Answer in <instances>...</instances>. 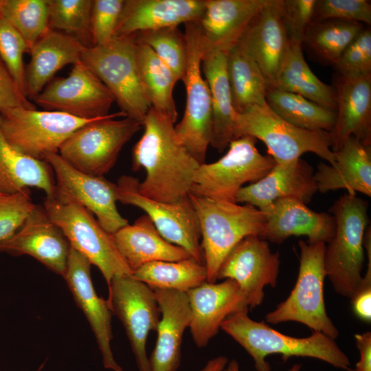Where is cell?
Masks as SVG:
<instances>
[{"instance_id": "1", "label": "cell", "mask_w": 371, "mask_h": 371, "mask_svg": "<svg viewBox=\"0 0 371 371\" xmlns=\"http://www.w3.org/2000/svg\"><path fill=\"white\" fill-rule=\"evenodd\" d=\"M144 131L133 150V170L144 168L140 194L168 203L189 196L200 164L178 142L175 122L150 108L143 122Z\"/></svg>"}, {"instance_id": "2", "label": "cell", "mask_w": 371, "mask_h": 371, "mask_svg": "<svg viewBox=\"0 0 371 371\" xmlns=\"http://www.w3.org/2000/svg\"><path fill=\"white\" fill-rule=\"evenodd\" d=\"M221 329L240 344L251 357L257 371H271L269 355L279 354L286 361L291 357L315 358L344 370L350 368L348 356L335 339L319 332L298 338L282 334L263 322H256L242 310L229 315Z\"/></svg>"}, {"instance_id": "3", "label": "cell", "mask_w": 371, "mask_h": 371, "mask_svg": "<svg viewBox=\"0 0 371 371\" xmlns=\"http://www.w3.org/2000/svg\"><path fill=\"white\" fill-rule=\"evenodd\" d=\"M368 205L357 194L346 193L330 209L335 218V231L326 245V276L338 294L350 299L360 289L363 281Z\"/></svg>"}, {"instance_id": "4", "label": "cell", "mask_w": 371, "mask_h": 371, "mask_svg": "<svg viewBox=\"0 0 371 371\" xmlns=\"http://www.w3.org/2000/svg\"><path fill=\"white\" fill-rule=\"evenodd\" d=\"M201 233L207 282L215 283L219 267L230 251L244 238L262 235L266 218L248 204L212 199L190 193Z\"/></svg>"}, {"instance_id": "5", "label": "cell", "mask_w": 371, "mask_h": 371, "mask_svg": "<svg viewBox=\"0 0 371 371\" xmlns=\"http://www.w3.org/2000/svg\"><path fill=\"white\" fill-rule=\"evenodd\" d=\"M243 136L264 142L276 163L291 162L306 153H313L331 166L335 164L331 133L295 126L276 115L267 103L236 113L234 139Z\"/></svg>"}, {"instance_id": "6", "label": "cell", "mask_w": 371, "mask_h": 371, "mask_svg": "<svg viewBox=\"0 0 371 371\" xmlns=\"http://www.w3.org/2000/svg\"><path fill=\"white\" fill-rule=\"evenodd\" d=\"M80 62L106 87L121 111L143 124L151 106L139 77L134 36L113 37L103 45L86 46Z\"/></svg>"}, {"instance_id": "7", "label": "cell", "mask_w": 371, "mask_h": 371, "mask_svg": "<svg viewBox=\"0 0 371 371\" xmlns=\"http://www.w3.org/2000/svg\"><path fill=\"white\" fill-rule=\"evenodd\" d=\"M300 267L296 283L288 297L265 317L269 324L297 322L335 339L339 332L328 316L324 297L326 273V244L300 240Z\"/></svg>"}, {"instance_id": "8", "label": "cell", "mask_w": 371, "mask_h": 371, "mask_svg": "<svg viewBox=\"0 0 371 371\" xmlns=\"http://www.w3.org/2000/svg\"><path fill=\"white\" fill-rule=\"evenodd\" d=\"M142 124L122 111L79 128L60 146L58 154L75 169L100 176L115 165L124 146Z\"/></svg>"}, {"instance_id": "9", "label": "cell", "mask_w": 371, "mask_h": 371, "mask_svg": "<svg viewBox=\"0 0 371 371\" xmlns=\"http://www.w3.org/2000/svg\"><path fill=\"white\" fill-rule=\"evenodd\" d=\"M43 207L70 247L99 269L107 285L115 276L132 275V270L115 246L113 235L102 227L91 212L77 203L62 202L54 197H46Z\"/></svg>"}, {"instance_id": "10", "label": "cell", "mask_w": 371, "mask_h": 371, "mask_svg": "<svg viewBox=\"0 0 371 371\" xmlns=\"http://www.w3.org/2000/svg\"><path fill=\"white\" fill-rule=\"evenodd\" d=\"M256 143V139L251 136L234 139L218 160L200 164L190 193L236 203V195L245 184L258 181L276 164L270 155L258 151Z\"/></svg>"}, {"instance_id": "11", "label": "cell", "mask_w": 371, "mask_h": 371, "mask_svg": "<svg viewBox=\"0 0 371 371\" xmlns=\"http://www.w3.org/2000/svg\"><path fill=\"white\" fill-rule=\"evenodd\" d=\"M187 65L182 80L186 91V107L180 122L175 126L178 142L200 164L205 163L212 137L211 98L202 76L204 50L195 22L184 24Z\"/></svg>"}, {"instance_id": "12", "label": "cell", "mask_w": 371, "mask_h": 371, "mask_svg": "<svg viewBox=\"0 0 371 371\" xmlns=\"http://www.w3.org/2000/svg\"><path fill=\"white\" fill-rule=\"evenodd\" d=\"M100 118L86 120L56 111L16 107L0 111V128L16 150L44 161L46 155L58 153L76 130Z\"/></svg>"}, {"instance_id": "13", "label": "cell", "mask_w": 371, "mask_h": 371, "mask_svg": "<svg viewBox=\"0 0 371 371\" xmlns=\"http://www.w3.org/2000/svg\"><path fill=\"white\" fill-rule=\"evenodd\" d=\"M139 183L132 176L120 177L115 183L117 201L144 210L166 240L204 264L200 225L189 197L174 203L158 201L140 194Z\"/></svg>"}, {"instance_id": "14", "label": "cell", "mask_w": 371, "mask_h": 371, "mask_svg": "<svg viewBox=\"0 0 371 371\" xmlns=\"http://www.w3.org/2000/svg\"><path fill=\"white\" fill-rule=\"evenodd\" d=\"M108 288L107 304L124 328L138 370L150 371L146 342L161 319L154 291L132 275L115 276Z\"/></svg>"}, {"instance_id": "15", "label": "cell", "mask_w": 371, "mask_h": 371, "mask_svg": "<svg viewBox=\"0 0 371 371\" xmlns=\"http://www.w3.org/2000/svg\"><path fill=\"white\" fill-rule=\"evenodd\" d=\"M44 161L50 166L54 175L55 191L52 197L86 208L111 234L128 223L117 208L115 183L104 177L85 174L75 169L58 153L46 155Z\"/></svg>"}, {"instance_id": "16", "label": "cell", "mask_w": 371, "mask_h": 371, "mask_svg": "<svg viewBox=\"0 0 371 371\" xmlns=\"http://www.w3.org/2000/svg\"><path fill=\"white\" fill-rule=\"evenodd\" d=\"M34 100L45 110L86 120L109 115L115 102L106 87L80 61L67 77L52 81Z\"/></svg>"}, {"instance_id": "17", "label": "cell", "mask_w": 371, "mask_h": 371, "mask_svg": "<svg viewBox=\"0 0 371 371\" xmlns=\"http://www.w3.org/2000/svg\"><path fill=\"white\" fill-rule=\"evenodd\" d=\"M280 265L279 253L272 252L267 240L250 235L226 256L219 267L217 280H234L249 308L252 309L262 302L266 286H276Z\"/></svg>"}, {"instance_id": "18", "label": "cell", "mask_w": 371, "mask_h": 371, "mask_svg": "<svg viewBox=\"0 0 371 371\" xmlns=\"http://www.w3.org/2000/svg\"><path fill=\"white\" fill-rule=\"evenodd\" d=\"M70 245L43 206L36 205L21 227L0 243V252L29 255L55 273L64 276Z\"/></svg>"}, {"instance_id": "19", "label": "cell", "mask_w": 371, "mask_h": 371, "mask_svg": "<svg viewBox=\"0 0 371 371\" xmlns=\"http://www.w3.org/2000/svg\"><path fill=\"white\" fill-rule=\"evenodd\" d=\"M91 263L81 254L70 248L63 276L74 300L86 317L100 350L104 368L123 371L111 348L113 339L111 311L106 300L97 294L91 276Z\"/></svg>"}, {"instance_id": "20", "label": "cell", "mask_w": 371, "mask_h": 371, "mask_svg": "<svg viewBox=\"0 0 371 371\" xmlns=\"http://www.w3.org/2000/svg\"><path fill=\"white\" fill-rule=\"evenodd\" d=\"M186 293L190 310L188 328L199 348L207 346L229 315L249 310L238 284L231 279H225L220 283L205 282Z\"/></svg>"}, {"instance_id": "21", "label": "cell", "mask_w": 371, "mask_h": 371, "mask_svg": "<svg viewBox=\"0 0 371 371\" xmlns=\"http://www.w3.org/2000/svg\"><path fill=\"white\" fill-rule=\"evenodd\" d=\"M336 120L331 133L333 152L352 136L371 146V73L339 74L333 86Z\"/></svg>"}, {"instance_id": "22", "label": "cell", "mask_w": 371, "mask_h": 371, "mask_svg": "<svg viewBox=\"0 0 371 371\" xmlns=\"http://www.w3.org/2000/svg\"><path fill=\"white\" fill-rule=\"evenodd\" d=\"M269 0H205L197 26L204 54L228 52Z\"/></svg>"}, {"instance_id": "23", "label": "cell", "mask_w": 371, "mask_h": 371, "mask_svg": "<svg viewBox=\"0 0 371 371\" xmlns=\"http://www.w3.org/2000/svg\"><path fill=\"white\" fill-rule=\"evenodd\" d=\"M266 225L261 238L282 243L292 236H304L308 243H328L334 236L335 221L327 212H317L295 198L278 199L261 210Z\"/></svg>"}, {"instance_id": "24", "label": "cell", "mask_w": 371, "mask_h": 371, "mask_svg": "<svg viewBox=\"0 0 371 371\" xmlns=\"http://www.w3.org/2000/svg\"><path fill=\"white\" fill-rule=\"evenodd\" d=\"M238 43L258 65L267 88L276 87L277 75L289 43L282 17L281 0H269Z\"/></svg>"}, {"instance_id": "25", "label": "cell", "mask_w": 371, "mask_h": 371, "mask_svg": "<svg viewBox=\"0 0 371 371\" xmlns=\"http://www.w3.org/2000/svg\"><path fill=\"white\" fill-rule=\"evenodd\" d=\"M317 192L313 168L299 159L276 163L262 178L243 187L236 195V203H245L261 210L284 198H295L306 204Z\"/></svg>"}, {"instance_id": "26", "label": "cell", "mask_w": 371, "mask_h": 371, "mask_svg": "<svg viewBox=\"0 0 371 371\" xmlns=\"http://www.w3.org/2000/svg\"><path fill=\"white\" fill-rule=\"evenodd\" d=\"M153 290L161 319L156 343L148 357L150 371H177L181 365L183 333L190 320L188 295L173 290Z\"/></svg>"}, {"instance_id": "27", "label": "cell", "mask_w": 371, "mask_h": 371, "mask_svg": "<svg viewBox=\"0 0 371 371\" xmlns=\"http://www.w3.org/2000/svg\"><path fill=\"white\" fill-rule=\"evenodd\" d=\"M205 0H124L114 37L196 21Z\"/></svg>"}, {"instance_id": "28", "label": "cell", "mask_w": 371, "mask_h": 371, "mask_svg": "<svg viewBox=\"0 0 371 371\" xmlns=\"http://www.w3.org/2000/svg\"><path fill=\"white\" fill-rule=\"evenodd\" d=\"M333 153L335 165L322 162L314 172L317 192L344 189L349 194L370 196L371 146L350 136Z\"/></svg>"}, {"instance_id": "29", "label": "cell", "mask_w": 371, "mask_h": 371, "mask_svg": "<svg viewBox=\"0 0 371 371\" xmlns=\"http://www.w3.org/2000/svg\"><path fill=\"white\" fill-rule=\"evenodd\" d=\"M86 46L77 38L49 29L32 47L25 68V94L34 100L54 74L69 64L80 61Z\"/></svg>"}, {"instance_id": "30", "label": "cell", "mask_w": 371, "mask_h": 371, "mask_svg": "<svg viewBox=\"0 0 371 371\" xmlns=\"http://www.w3.org/2000/svg\"><path fill=\"white\" fill-rule=\"evenodd\" d=\"M112 235L120 254L133 273L149 262L191 258L185 249L166 240L146 214Z\"/></svg>"}, {"instance_id": "31", "label": "cell", "mask_w": 371, "mask_h": 371, "mask_svg": "<svg viewBox=\"0 0 371 371\" xmlns=\"http://www.w3.org/2000/svg\"><path fill=\"white\" fill-rule=\"evenodd\" d=\"M227 52H212L204 54L201 71L208 85L212 105V137L211 146L219 153L234 139L236 111L234 109L227 72Z\"/></svg>"}, {"instance_id": "32", "label": "cell", "mask_w": 371, "mask_h": 371, "mask_svg": "<svg viewBox=\"0 0 371 371\" xmlns=\"http://www.w3.org/2000/svg\"><path fill=\"white\" fill-rule=\"evenodd\" d=\"M30 188H38L46 197H52L55 191L52 169L46 161L32 159L16 150L0 128V194H14Z\"/></svg>"}, {"instance_id": "33", "label": "cell", "mask_w": 371, "mask_h": 371, "mask_svg": "<svg viewBox=\"0 0 371 371\" xmlns=\"http://www.w3.org/2000/svg\"><path fill=\"white\" fill-rule=\"evenodd\" d=\"M276 87L307 98L324 108L335 111L333 86L321 81L311 71L302 53V43L289 41L278 71Z\"/></svg>"}, {"instance_id": "34", "label": "cell", "mask_w": 371, "mask_h": 371, "mask_svg": "<svg viewBox=\"0 0 371 371\" xmlns=\"http://www.w3.org/2000/svg\"><path fill=\"white\" fill-rule=\"evenodd\" d=\"M227 72L236 113L266 104L265 78L256 61L239 43L227 52Z\"/></svg>"}, {"instance_id": "35", "label": "cell", "mask_w": 371, "mask_h": 371, "mask_svg": "<svg viewBox=\"0 0 371 371\" xmlns=\"http://www.w3.org/2000/svg\"><path fill=\"white\" fill-rule=\"evenodd\" d=\"M135 55L140 80L151 108L175 122L177 111L173 89L177 78L148 46L135 43Z\"/></svg>"}, {"instance_id": "36", "label": "cell", "mask_w": 371, "mask_h": 371, "mask_svg": "<svg viewBox=\"0 0 371 371\" xmlns=\"http://www.w3.org/2000/svg\"><path fill=\"white\" fill-rule=\"evenodd\" d=\"M266 103L279 117L291 124L309 131L332 133L336 112L277 87L267 88Z\"/></svg>"}, {"instance_id": "37", "label": "cell", "mask_w": 371, "mask_h": 371, "mask_svg": "<svg viewBox=\"0 0 371 371\" xmlns=\"http://www.w3.org/2000/svg\"><path fill=\"white\" fill-rule=\"evenodd\" d=\"M132 276L152 289L185 293L207 282L205 265L192 258L149 262L133 271Z\"/></svg>"}, {"instance_id": "38", "label": "cell", "mask_w": 371, "mask_h": 371, "mask_svg": "<svg viewBox=\"0 0 371 371\" xmlns=\"http://www.w3.org/2000/svg\"><path fill=\"white\" fill-rule=\"evenodd\" d=\"M364 27L362 23L350 21H313L303 43L321 61L335 65Z\"/></svg>"}, {"instance_id": "39", "label": "cell", "mask_w": 371, "mask_h": 371, "mask_svg": "<svg viewBox=\"0 0 371 371\" xmlns=\"http://www.w3.org/2000/svg\"><path fill=\"white\" fill-rule=\"evenodd\" d=\"M1 17L20 33L29 52L49 29L47 0H4Z\"/></svg>"}, {"instance_id": "40", "label": "cell", "mask_w": 371, "mask_h": 371, "mask_svg": "<svg viewBox=\"0 0 371 371\" xmlns=\"http://www.w3.org/2000/svg\"><path fill=\"white\" fill-rule=\"evenodd\" d=\"M135 43L148 46L170 69L177 81L182 80L187 65L186 45L178 27L142 32L133 35Z\"/></svg>"}, {"instance_id": "41", "label": "cell", "mask_w": 371, "mask_h": 371, "mask_svg": "<svg viewBox=\"0 0 371 371\" xmlns=\"http://www.w3.org/2000/svg\"><path fill=\"white\" fill-rule=\"evenodd\" d=\"M47 1L49 29L74 37L85 45V41L91 40L90 21L93 1Z\"/></svg>"}, {"instance_id": "42", "label": "cell", "mask_w": 371, "mask_h": 371, "mask_svg": "<svg viewBox=\"0 0 371 371\" xmlns=\"http://www.w3.org/2000/svg\"><path fill=\"white\" fill-rule=\"evenodd\" d=\"M27 52H29L28 46L23 36L0 16V57L25 96V68L23 58Z\"/></svg>"}, {"instance_id": "43", "label": "cell", "mask_w": 371, "mask_h": 371, "mask_svg": "<svg viewBox=\"0 0 371 371\" xmlns=\"http://www.w3.org/2000/svg\"><path fill=\"white\" fill-rule=\"evenodd\" d=\"M29 190L0 194V243L11 237L35 207Z\"/></svg>"}, {"instance_id": "44", "label": "cell", "mask_w": 371, "mask_h": 371, "mask_svg": "<svg viewBox=\"0 0 371 371\" xmlns=\"http://www.w3.org/2000/svg\"><path fill=\"white\" fill-rule=\"evenodd\" d=\"M124 0H93L90 33L93 45H103L113 37Z\"/></svg>"}, {"instance_id": "45", "label": "cell", "mask_w": 371, "mask_h": 371, "mask_svg": "<svg viewBox=\"0 0 371 371\" xmlns=\"http://www.w3.org/2000/svg\"><path fill=\"white\" fill-rule=\"evenodd\" d=\"M337 19L371 24V3L368 0H317L313 21Z\"/></svg>"}, {"instance_id": "46", "label": "cell", "mask_w": 371, "mask_h": 371, "mask_svg": "<svg viewBox=\"0 0 371 371\" xmlns=\"http://www.w3.org/2000/svg\"><path fill=\"white\" fill-rule=\"evenodd\" d=\"M317 0H281L282 21L289 41H303L313 21Z\"/></svg>"}, {"instance_id": "47", "label": "cell", "mask_w": 371, "mask_h": 371, "mask_svg": "<svg viewBox=\"0 0 371 371\" xmlns=\"http://www.w3.org/2000/svg\"><path fill=\"white\" fill-rule=\"evenodd\" d=\"M339 74L371 73V30L364 27L334 65Z\"/></svg>"}, {"instance_id": "48", "label": "cell", "mask_w": 371, "mask_h": 371, "mask_svg": "<svg viewBox=\"0 0 371 371\" xmlns=\"http://www.w3.org/2000/svg\"><path fill=\"white\" fill-rule=\"evenodd\" d=\"M16 107L35 109L34 104L20 91L0 57V111Z\"/></svg>"}, {"instance_id": "49", "label": "cell", "mask_w": 371, "mask_h": 371, "mask_svg": "<svg viewBox=\"0 0 371 371\" xmlns=\"http://www.w3.org/2000/svg\"><path fill=\"white\" fill-rule=\"evenodd\" d=\"M356 316L365 321L371 320V283H363L360 289L350 299Z\"/></svg>"}, {"instance_id": "50", "label": "cell", "mask_w": 371, "mask_h": 371, "mask_svg": "<svg viewBox=\"0 0 371 371\" xmlns=\"http://www.w3.org/2000/svg\"><path fill=\"white\" fill-rule=\"evenodd\" d=\"M355 338L360 357L355 368L347 371H371V333L356 334Z\"/></svg>"}, {"instance_id": "51", "label": "cell", "mask_w": 371, "mask_h": 371, "mask_svg": "<svg viewBox=\"0 0 371 371\" xmlns=\"http://www.w3.org/2000/svg\"><path fill=\"white\" fill-rule=\"evenodd\" d=\"M229 360L225 356H218L210 359L200 371H223Z\"/></svg>"}, {"instance_id": "52", "label": "cell", "mask_w": 371, "mask_h": 371, "mask_svg": "<svg viewBox=\"0 0 371 371\" xmlns=\"http://www.w3.org/2000/svg\"><path fill=\"white\" fill-rule=\"evenodd\" d=\"M301 366V364H294L289 371H300ZM223 371H240L238 361L236 359H232L230 361H228Z\"/></svg>"}, {"instance_id": "53", "label": "cell", "mask_w": 371, "mask_h": 371, "mask_svg": "<svg viewBox=\"0 0 371 371\" xmlns=\"http://www.w3.org/2000/svg\"><path fill=\"white\" fill-rule=\"evenodd\" d=\"M4 0H0V16L1 17V11L3 5Z\"/></svg>"}, {"instance_id": "54", "label": "cell", "mask_w": 371, "mask_h": 371, "mask_svg": "<svg viewBox=\"0 0 371 371\" xmlns=\"http://www.w3.org/2000/svg\"><path fill=\"white\" fill-rule=\"evenodd\" d=\"M41 370V368H39V370L38 371H39Z\"/></svg>"}]
</instances>
